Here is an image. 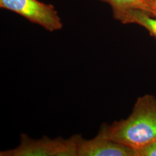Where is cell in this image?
I'll return each instance as SVG.
<instances>
[{"label": "cell", "mask_w": 156, "mask_h": 156, "mask_svg": "<svg viewBox=\"0 0 156 156\" xmlns=\"http://www.w3.org/2000/svg\"><path fill=\"white\" fill-rule=\"evenodd\" d=\"M99 132L135 151L156 140V97L144 95L127 119L101 126Z\"/></svg>", "instance_id": "obj_1"}, {"label": "cell", "mask_w": 156, "mask_h": 156, "mask_svg": "<svg viewBox=\"0 0 156 156\" xmlns=\"http://www.w3.org/2000/svg\"><path fill=\"white\" fill-rule=\"evenodd\" d=\"M83 137L74 135L68 139H51L44 136L34 140L26 134L20 135V144L16 148L1 151V156H78V149Z\"/></svg>", "instance_id": "obj_2"}, {"label": "cell", "mask_w": 156, "mask_h": 156, "mask_svg": "<svg viewBox=\"0 0 156 156\" xmlns=\"http://www.w3.org/2000/svg\"><path fill=\"white\" fill-rule=\"evenodd\" d=\"M0 7L14 12L50 32L60 30L63 26L54 6L38 0H0Z\"/></svg>", "instance_id": "obj_3"}, {"label": "cell", "mask_w": 156, "mask_h": 156, "mask_svg": "<svg viewBox=\"0 0 156 156\" xmlns=\"http://www.w3.org/2000/svg\"><path fill=\"white\" fill-rule=\"evenodd\" d=\"M78 156H135V153L129 147L111 140L98 131L91 140L82 138Z\"/></svg>", "instance_id": "obj_4"}, {"label": "cell", "mask_w": 156, "mask_h": 156, "mask_svg": "<svg viewBox=\"0 0 156 156\" xmlns=\"http://www.w3.org/2000/svg\"><path fill=\"white\" fill-rule=\"evenodd\" d=\"M114 18L123 24H136L147 30L156 41V18L139 9H129L113 13Z\"/></svg>", "instance_id": "obj_5"}, {"label": "cell", "mask_w": 156, "mask_h": 156, "mask_svg": "<svg viewBox=\"0 0 156 156\" xmlns=\"http://www.w3.org/2000/svg\"><path fill=\"white\" fill-rule=\"evenodd\" d=\"M109 4L113 13L129 9H139L154 17L155 12L147 0H102Z\"/></svg>", "instance_id": "obj_6"}, {"label": "cell", "mask_w": 156, "mask_h": 156, "mask_svg": "<svg viewBox=\"0 0 156 156\" xmlns=\"http://www.w3.org/2000/svg\"><path fill=\"white\" fill-rule=\"evenodd\" d=\"M135 156H156V140L136 151Z\"/></svg>", "instance_id": "obj_7"}, {"label": "cell", "mask_w": 156, "mask_h": 156, "mask_svg": "<svg viewBox=\"0 0 156 156\" xmlns=\"http://www.w3.org/2000/svg\"><path fill=\"white\" fill-rule=\"evenodd\" d=\"M150 4L152 6V8H153L154 11L155 12V15L154 17L156 18V0H151L150 1Z\"/></svg>", "instance_id": "obj_8"}, {"label": "cell", "mask_w": 156, "mask_h": 156, "mask_svg": "<svg viewBox=\"0 0 156 156\" xmlns=\"http://www.w3.org/2000/svg\"><path fill=\"white\" fill-rule=\"evenodd\" d=\"M147 1L148 2H150V1H151V0H147Z\"/></svg>", "instance_id": "obj_9"}]
</instances>
